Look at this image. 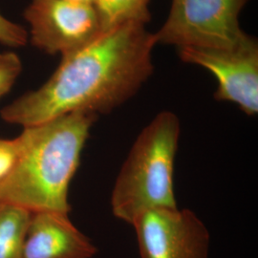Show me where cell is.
Here are the masks:
<instances>
[{"label":"cell","mask_w":258,"mask_h":258,"mask_svg":"<svg viewBox=\"0 0 258 258\" xmlns=\"http://www.w3.org/2000/svg\"><path fill=\"white\" fill-rule=\"evenodd\" d=\"M19 136L14 139L0 138V180L9 172L19 155Z\"/></svg>","instance_id":"obj_13"},{"label":"cell","mask_w":258,"mask_h":258,"mask_svg":"<svg viewBox=\"0 0 258 258\" xmlns=\"http://www.w3.org/2000/svg\"><path fill=\"white\" fill-rule=\"evenodd\" d=\"M69 1H74V2H79V3H85V4H92L94 0H69Z\"/></svg>","instance_id":"obj_14"},{"label":"cell","mask_w":258,"mask_h":258,"mask_svg":"<svg viewBox=\"0 0 258 258\" xmlns=\"http://www.w3.org/2000/svg\"><path fill=\"white\" fill-rule=\"evenodd\" d=\"M27 41V31L0 13V43L6 46L21 47L26 45Z\"/></svg>","instance_id":"obj_12"},{"label":"cell","mask_w":258,"mask_h":258,"mask_svg":"<svg viewBox=\"0 0 258 258\" xmlns=\"http://www.w3.org/2000/svg\"><path fill=\"white\" fill-rule=\"evenodd\" d=\"M148 1H149V0H148Z\"/></svg>","instance_id":"obj_15"},{"label":"cell","mask_w":258,"mask_h":258,"mask_svg":"<svg viewBox=\"0 0 258 258\" xmlns=\"http://www.w3.org/2000/svg\"><path fill=\"white\" fill-rule=\"evenodd\" d=\"M30 218L27 210L0 203V258H23Z\"/></svg>","instance_id":"obj_9"},{"label":"cell","mask_w":258,"mask_h":258,"mask_svg":"<svg viewBox=\"0 0 258 258\" xmlns=\"http://www.w3.org/2000/svg\"><path fill=\"white\" fill-rule=\"evenodd\" d=\"M249 0H172L157 43L195 49H236L255 38L240 27Z\"/></svg>","instance_id":"obj_4"},{"label":"cell","mask_w":258,"mask_h":258,"mask_svg":"<svg viewBox=\"0 0 258 258\" xmlns=\"http://www.w3.org/2000/svg\"><path fill=\"white\" fill-rule=\"evenodd\" d=\"M180 58L211 72L217 88L214 99L236 104L248 116L258 113V43L256 38L236 49H178Z\"/></svg>","instance_id":"obj_7"},{"label":"cell","mask_w":258,"mask_h":258,"mask_svg":"<svg viewBox=\"0 0 258 258\" xmlns=\"http://www.w3.org/2000/svg\"><path fill=\"white\" fill-rule=\"evenodd\" d=\"M97 247L67 213L31 212L23 258H93Z\"/></svg>","instance_id":"obj_8"},{"label":"cell","mask_w":258,"mask_h":258,"mask_svg":"<svg viewBox=\"0 0 258 258\" xmlns=\"http://www.w3.org/2000/svg\"><path fill=\"white\" fill-rule=\"evenodd\" d=\"M102 32L127 23L147 25L151 19L148 0H94Z\"/></svg>","instance_id":"obj_10"},{"label":"cell","mask_w":258,"mask_h":258,"mask_svg":"<svg viewBox=\"0 0 258 258\" xmlns=\"http://www.w3.org/2000/svg\"><path fill=\"white\" fill-rule=\"evenodd\" d=\"M22 71V62L14 52L0 53V99L10 92Z\"/></svg>","instance_id":"obj_11"},{"label":"cell","mask_w":258,"mask_h":258,"mask_svg":"<svg viewBox=\"0 0 258 258\" xmlns=\"http://www.w3.org/2000/svg\"><path fill=\"white\" fill-rule=\"evenodd\" d=\"M98 118L81 111L23 127L19 155L0 180V203L69 214L70 184Z\"/></svg>","instance_id":"obj_2"},{"label":"cell","mask_w":258,"mask_h":258,"mask_svg":"<svg viewBox=\"0 0 258 258\" xmlns=\"http://www.w3.org/2000/svg\"><path fill=\"white\" fill-rule=\"evenodd\" d=\"M156 44L154 33L141 23L102 32L62 55L46 83L3 107L0 117L26 127L73 112L109 114L133 98L153 74Z\"/></svg>","instance_id":"obj_1"},{"label":"cell","mask_w":258,"mask_h":258,"mask_svg":"<svg viewBox=\"0 0 258 258\" xmlns=\"http://www.w3.org/2000/svg\"><path fill=\"white\" fill-rule=\"evenodd\" d=\"M28 38L49 55L70 54L102 33L92 4L69 0H32L24 12Z\"/></svg>","instance_id":"obj_6"},{"label":"cell","mask_w":258,"mask_h":258,"mask_svg":"<svg viewBox=\"0 0 258 258\" xmlns=\"http://www.w3.org/2000/svg\"><path fill=\"white\" fill-rule=\"evenodd\" d=\"M180 134L179 117L171 111L160 112L141 131L112 189L117 219L132 225L143 212L177 208L173 173Z\"/></svg>","instance_id":"obj_3"},{"label":"cell","mask_w":258,"mask_h":258,"mask_svg":"<svg viewBox=\"0 0 258 258\" xmlns=\"http://www.w3.org/2000/svg\"><path fill=\"white\" fill-rule=\"evenodd\" d=\"M141 258H209L211 234L188 209L143 212L133 221Z\"/></svg>","instance_id":"obj_5"}]
</instances>
